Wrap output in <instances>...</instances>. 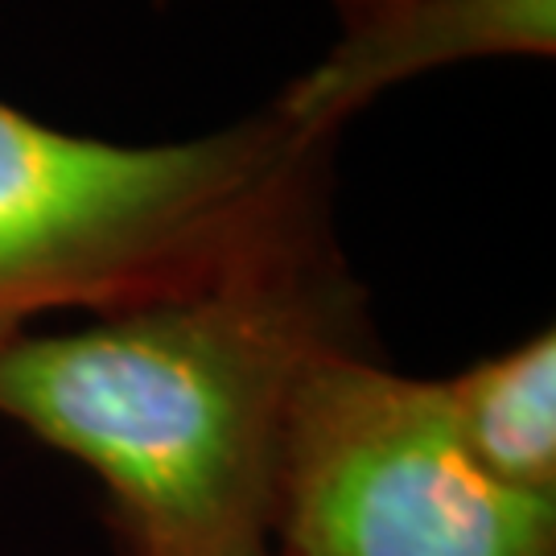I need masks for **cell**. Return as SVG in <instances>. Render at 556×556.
<instances>
[{
    "label": "cell",
    "mask_w": 556,
    "mask_h": 556,
    "mask_svg": "<svg viewBox=\"0 0 556 556\" xmlns=\"http://www.w3.org/2000/svg\"><path fill=\"white\" fill-rule=\"evenodd\" d=\"M358 342L318 211L181 293L13 338L0 413L100 475L128 556H268L293 392Z\"/></svg>",
    "instance_id": "obj_1"
},
{
    "label": "cell",
    "mask_w": 556,
    "mask_h": 556,
    "mask_svg": "<svg viewBox=\"0 0 556 556\" xmlns=\"http://www.w3.org/2000/svg\"><path fill=\"white\" fill-rule=\"evenodd\" d=\"M330 140L277 103L174 144L75 137L0 103V351L46 309L169 298L318 215Z\"/></svg>",
    "instance_id": "obj_2"
},
{
    "label": "cell",
    "mask_w": 556,
    "mask_h": 556,
    "mask_svg": "<svg viewBox=\"0 0 556 556\" xmlns=\"http://www.w3.org/2000/svg\"><path fill=\"white\" fill-rule=\"evenodd\" d=\"M273 540L285 556H556V495L478 466L445 383L342 351L293 392Z\"/></svg>",
    "instance_id": "obj_3"
},
{
    "label": "cell",
    "mask_w": 556,
    "mask_h": 556,
    "mask_svg": "<svg viewBox=\"0 0 556 556\" xmlns=\"http://www.w3.org/2000/svg\"><path fill=\"white\" fill-rule=\"evenodd\" d=\"M342 17L334 50L277 100L285 116L321 137L425 71L498 54L548 59L556 50V0H383Z\"/></svg>",
    "instance_id": "obj_4"
},
{
    "label": "cell",
    "mask_w": 556,
    "mask_h": 556,
    "mask_svg": "<svg viewBox=\"0 0 556 556\" xmlns=\"http://www.w3.org/2000/svg\"><path fill=\"white\" fill-rule=\"evenodd\" d=\"M457 433L491 478L528 495H556V338L528 342L445 379Z\"/></svg>",
    "instance_id": "obj_5"
},
{
    "label": "cell",
    "mask_w": 556,
    "mask_h": 556,
    "mask_svg": "<svg viewBox=\"0 0 556 556\" xmlns=\"http://www.w3.org/2000/svg\"><path fill=\"white\" fill-rule=\"evenodd\" d=\"M367 4H383V0H338L342 13H355V9H367Z\"/></svg>",
    "instance_id": "obj_6"
},
{
    "label": "cell",
    "mask_w": 556,
    "mask_h": 556,
    "mask_svg": "<svg viewBox=\"0 0 556 556\" xmlns=\"http://www.w3.org/2000/svg\"><path fill=\"white\" fill-rule=\"evenodd\" d=\"M268 556H285V553H268Z\"/></svg>",
    "instance_id": "obj_7"
}]
</instances>
